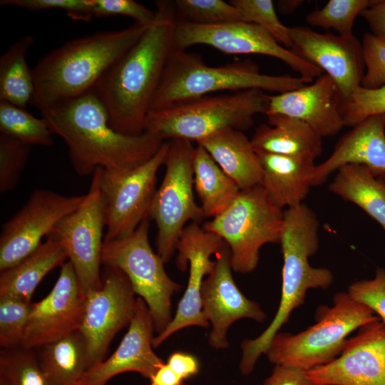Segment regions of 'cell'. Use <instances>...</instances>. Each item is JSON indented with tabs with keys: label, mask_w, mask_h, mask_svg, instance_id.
I'll return each mask as SVG.
<instances>
[{
	"label": "cell",
	"mask_w": 385,
	"mask_h": 385,
	"mask_svg": "<svg viewBox=\"0 0 385 385\" xmlns=\"http://www.w3.org/2000/svg\"><path fill=\"white\" fill-rule=\"evenodd\" d=\"M156 16L139 40L93 90L106 108L110 125L129 135L145 131L154 95L174 49V3L158 1Z\"/></svg>",
	"instance_id": "cell-1"
},
{
	"label": "cell",
	"mask_w": 385,
	"mask_h": 385,
	"mask_svg": "<svg viewBox=\"0 0 385 385\" xmlns=\"http://www.w3.org/2000/svg\"><path fill=\"white\" fill-rule=\"evenodd\" d=\"M53 134L68 149L74 170L93 175L98 168L124 171L152 158L164 141L148 132L123 134L109 124L107 111L93 91L41 111Z\"/></svg>",
	"instance_id": "cell-2"
},
{
	"label": "cell",
	"mask_w": 385,
	"mask_h": 385,
	"mask_svg": "<svg viewBox=\"0 0 385 385\" xmlns=\"http://www.w3.org/2000/svg\"><path fill=\"white\" fill-rule=\"evenodd\" d=\"M152 24L98 31L51 51L32 68L34 93L30 104L42 111L93 91Z\"/></svg>",
	"instance_id": "cell-3"
},
{
	"label": "cell",
	"mask_w": 385,
	"mask_h": 385,
	"mask_svg": "<svg viewBox=\"0 0 385 385\" xmlns=\"http://www.w3.org/2000/svg\"><path fill=\"white\" fill-rule=\"evenodd\" d=\"M319 222L304 202L284 210L280 245L283 255L282 292L277 311L269 326L255 339L241 343V373L250 374L274 336L288 321L294 309L302 305L309 289H327L334 280L330 270L314 267L309 259L319 248Z\"/></svg>",
	"instance_id": "cell-4"
},
{
	"label": "cell",
	"mask_w": 385,
	"mask_h": 385,
	"mask_svg": "<svg viewBox=\"0 0 385 385\" xmlns=\"http://www.w3.org/2000/svg\"><path fill=\"white\" fill-rule=\"evenodd\" d=\"M313 81L302 76L261 73L257 64L250 60L210 66L200 56L174 48L152 101L150 111L217 91L261 89L281 93Z\"/></svg>",
	"instance_id": "cell-5"
},
{
	"label": "cell",
	"mask_w": 385,
	"mask_h": 385,
	"mask_svg": "<svg viewBox=\"0 0 385 385\" xmlns=\"http://www.w3.org/2000/svg\"><path fill=\"white\" fill-rule=\"evenodd\" d=\"M268 95L250 89L227 95L203 96L150 111L145 131L163 140H200L226 129L246 130L255 116L265 113Z\"/></svg>",
	"instance_id": "cell-6"
},
{
	"label": "cell",
	"mask_w": 385,
	"mask_h": 385,
	"mask_svg": "<svg viewBox=\"0 0 385 385\" xmlns=\"http://www.w3.org/2000/svg\"><path fill=\"white\" fill-rule=\"evenodd\" d=\"M380 319L347 292L333 298V306L322 307L317 323L299 333L277 332L265 354L273 364L292 366L305 371L329 363L343 349L347 337L361 327Z\"/></svg>",
	"instance_id": "cell-7"
},
{
	"label": "cell",
	"mask_w": 385,
	"mask_h": 385,
	"mask_svg": "<svg viewBox=\"0 0 385 385\" xmlns=\"http://www.w3.org/2000/svg\"><path fill=\"white\" fill-rule=\"evenodd\" d=\"M284 210L258 185L241 190L231 205L202 228L228 246L232 270L247 274L257 268L262 246L280 243Z\"/></svg>",
	"instance_id": "cell-8"
},
{
	"label": "cell",
	"mask_w": 385,
	"mask_h": 385,
	"mask_svg": "<svg viewBox=\"0 0 385 385\" xmlns=\"http://www.w3.org/2000/svg\"><path fill=\"white\" fill-rule=\"evenodd\" d=\"M149 218L126 237L103 240L101 262L126 275L135 293L146 303L158 334L172 320V297L183 286L168 275L165 262L150 245Z\"/></svg>",
	"instance_id": "cell-9"
},
{
	"label": "cell",
	"mask_w": 385,
	"mask_h": 385,
	"mask_svg": "<svg viewBox=\"0 0 385 385\" xmlns=\"http://www.w3.org/2000/svg\"><path fill=\"white\" fill-rule=\"evenodd\" d=\"M194 149L188 140H170L164 162L165 175L151 204L150 217L157 227V253L165 263L176 251L186 223H200L205 217L193 193Z\"/></svg>",
	"instance_id": "cell-10"
},
{
	"label": "cell",
	"mask_w": 385,
	"mask_h": 385,
	"mask_svg": "<svg viewBox=\"0 0 385 385\" xmlns=\"http://www.w3.org/2000/svg\"><path fill=\"white\" fill-rule=\"evenodd\" d=\"M101 169L98 168L93 173L89 190L81 205L61 219L46 237L64 248L85 295L102 284L101 265L106 220L100 188Z\"/></svg>",
	"instance_id": "cell-11"
},
{
	"label": "cell",
	"mask_w": 385,
	"mask_h": 385,
	"mask_svg": "<svg viewBox=\"0 0 385 385\" xmlns=\"http://www.w3.org/2000/svg\"><path fill=\"white\" fill-rule=\"evenodd\" d=\"M168 149V142H164L152 158L131 170L101 169L100 188L106 227L103 240L126 237L150 217L157 173L164 164Z\"/></svg>",
	"instance_id": "cell-12"
},
{
	"label": "cell",
	"mask_w": 385,
	"mask_h": 385,
	"mask_svg": "<svg viewBox=\"0 0 385 385\" xmlns=\"http://www.w3.org/2000/svg\"><path fill=\"white\" fill-rule=\"evenodd\" d=\"M204 44L227 54H260L277 58L299 76L314 79L324 73L291 50L281 46L262 27L250 22L236 21L203 26L176 20L174 28L175 48Z\"/></svg>",
	"instance_id": "cell-13"
},
{
	"label": "cell",
	"mask_w": 385,
	"mask_h": 385,
	"mask_svg": "<svg viewBox=\"0 0 385 385\" xmlns=\"http://www.w3.org/2000/svg\"><path fill=\"white\" fill-rule=\"evenodd\" d=\"M135 294L123 272L104 266L101 287L86 295L79 329L87 344L88 369L105 359L116 334L130 324L135 309Z\"/></svg>",
	"instance_id": "cell-14"
},
{
	"label": "cell",
	"mask_w": 385,
	"mask_h": 385,
	"mask_svg": "<svg viewBox=\"0 0 385 385\" xmlns=\"http://www.w3.org/2000/svg\"><path fill=\"white\" fill-rule=\"evenodd\" d=\"M225 244L221 237L205 230L199 223L190 222L184 228L176 248V266L183 272L189 267L187 287L174 317L154 337L153 348L158 347L172 334L185 327H209L210 322L202 307L201 289L205 279L215 265V260L211 256L217 255Z\"/></svg>",
	"instance_id": "cell-15"
},
{
	"label": "cell",
	"mask_w": 385,
	"mask_h": 385,
	"mask_svg": "<svg viewBox=\"0 0 385 385\" xmlns=\"http://www.w3.org/2000/svg\"><path fill=\"white\" fill-rule=\"evenodd\" d=\"M85 195L67 196L49 190H36L24 206L4 222L0 235V272L27 257L53 227L76 210Z\"/></svg>",
	"instance_id": "cell-16"
},
{
	"label": "cell",
	"mask_w": 385,
	"mask_h": 385,
	"mask_svg": "<svg viewBox=\"0 0 385 385\" xmlns=\"http://www.w3.org/2000/svg\"><path fill=\"white\" fill-rule=\"evenodd\" d=\"M306 372L314 385H385V322L361 327L335 359Z\"/></svg>",
	"instance_id": "cell-17"
},
{
	"label": "cell",
	"mask_w": 385,
	"mask_h": 385,
	"mask_svg": "<svg viewBox=\"0 0 385 385\" xmlns=\"http://www.w3.org/2000/svg\"><path fill=\"white\" fill-rule=\"evenodd\" d=\"M85 303L74 269L66 261L50 292L33 302L21 346L38 349L79 330Z\"/></svg>",
	"instance_id": "cell-18"
},
{
	"label": "cell",
	"mask_w": 385,
	"mask_h": 385,
	"mask_svg": "<svg viewBox=\"0 0 385 385\" xmlns=\"http://www.w3.org/2000/svg\"><path fill=\"white\" fill-rule=\"evenodd\" d=\"M289 35L291 51L332 78L345 99L361 86L365 67L362 44L354 34H322L294 26Z\"/></svg>",
	"instance_id": "cell-19"
},
{
	"label": "cell",
	"mask_w": 385,
	"mask_h": 385,
	"mask_svg": "<svg viewBox=\"0 0 385 385\" xmlns=\"http://www.w3.org/2000/svg\"><path fill=\"white\" fill-rule=\"evenodd\" d=\"M226 243L216 255L215 265L205 279L201 289L203 312L212 326L209 344L215 349L229 346V327L241 319L263 322L267 315L258 303L249 299L236 285Z\"/></svg>",
	"instance_id": "cell-20"
},
{
	"label": "cell",
	"mask_w": 385,
	"mask_h": 385,
	"mask_svg": "<svg viewBox=\"0 0 385 385\" xmlns=\"http://www.w3.org/2000/svg\"><path fill=\"white\" fill-rule=\"evenodd\" d=\"M154 332L150 310L137 297L134 315L118 346L109 357L89 368L79 385H106L113 377L130 371L150 379L165 363L153 351Z\"/></svg>",
	"instance_id": "cell-21"
},
{
	"label": "cell",
	"mask_w": 385,
	"mask_h": 385,
	"mask_svg": "<svg viewBox=\"0 0 385 385\" xmlns=\"http://www.w3.org/2000/svg\"><path fill=\"white\" fill-rule=\"evenodd\" d=\"M345 100L333 79L323 73L299 88L268 95L265 114L295 118L307 123L322 137L334 136L345 126Z\"/></svg>",
	"instance_id": "cell-22"
},
{
	"label": "cell",
	"mask_w": 385,
	"mask_h": 385,
	"mask_svg": "<svg viewBox=\"0 0 385 385\" xmlns=\"http://www.w3.org/2000/svg\"><path fill=\"white\" fill-rule=\"evenodd\" d=\"M347 164L363 165L378 175H385V115L370 116L341 137L328 158L316 165L312 187L322 185Z\"/></svg>",
	"instance_id": "cell-23"
},
{
	"label": "cell",
	"mask_w": 385,
	"mask_h": 385,
	"mask_svg": "<svg viewBox=\"0 0 385 385\" xmlns=\"http://www.w3.org/2000/svg\"><path fill=\"white\" fill-rule=\"evenodd\" d=\"M255 151L262 168L261 185L271 200L283 210L303 203L312 187L314 160Z\"/></svg>",
	"instance_id": "cell-24"
},
{
	"label": "cell",
	"mask_w": 385,
	"mask_h": 385,
	"mask_svg": "<svg viewBox=\"0 0 385 385\" xmlns=\"http://www.w3.org/2000/svg\"><path fill=\"white\" fill-rule=\"evenodd\" d=\"M250 139L254 149L316 160L322 153V137L307 123L290 116L268 115Z\"/></svg>",
	"instance_id": "cell-25"
},
{
	"label": "cell",
	"mask_w": 385,
	"mask_h": 385,
	"mask_svg": "<svg viewBox=\"0 0 385 385\" xmlns=\"http://www.w3.org/2000/svg\"><path fill=\"white\" fill-rule=\"evenodd\" d=\"M197 144L208 152L240 190L261 185L262 168L251 140L243 131L223 130Z\"/></svg>",
	"instance_id": "cell-26"
},
{
	"label": "cell",
	"mask_w": 385,
	"mask_h": 385,
	"mask_svg": "<svg viewBox=\"0 0 385 385\" xmlns=\"http://www.w3.org/2000/svg\"><path fill=\"white\" fill-rule=\"evenodd\" d=\"M67 259L61 245L46 239L17 264L0 272V296H12L31 301L41 280L51 270L62 266Z\"/></svg>",
	"instance_id": "cell-27"
},
{
	"label": "cell",
	"mask_w": 385,
	"mask_h": 385,
	"mask_svg": "<svg viewBox=\"0 0 385 385\" xmlns=\"http://www.w3.org/2000/svg\"><path fill=\"white\" fill-rule=\"evenodd\" d=\"M381 176L363 165H344L336 171L329 190L356 205L385 231V181Z\"/></svg>",
	"instance_id": "cell-28"
},
{
	"label": "cell",
	"mask_w": 385,
	"mask_h": 385,
	"mask_svg": "<svg viewBox=\"0 0 385 385\" xmlns=\"http://www.w3.org/2000/svg\"><path fill=\"white\" fill-rule=\"evenodd\" d=\"M192 170L204 217L213 218L231 205L241 190L200 145L193 151Z\"/></svg>",
	"instance_id": "cell-29"
},
{
	"label": "cell",
	"mask_w": 385,
	"mask_h": 385,
	"mask_svg": "<svg viewBox=\"0 0 385 385\" xmlns=\"http://www.w3.org/2000/svg\"><path fill=\"white\" fill-rule=\"evenodd\" d=\"M38 354L52 385H79L88 369L86 341L78 330L44 345Z\"/></svg>",
	"instance_id": "cell-30"
},
{
	"label": "cell",
	"mask_w": 385,
	"mask_h": 385,
	"mask_svg": "<svg viewBox=\"0 0 385 385\" xmlns=\"http://www.w3.org/2000/svg\"><path fill=\"white\" fill-rule=\"evenodd\" d=\"M34 42L31 36H23L1 56L0 101L23 108L31 103L34 81L26 56Z\"/></svg>",
	"instance_id": "cell-31"
},
{
	"label": "cell",
	"mask_w": 385,
	"mask_h": 385,
	"mask_svg": "<svg viewBox=\"0 0 385 385\" xmlns=\"http://www.w3.org/2000/svg\"><path fill=\"white\" fill-rule=\"evenodd\" d=\"M0 134L30 146L53 144V133L45 119L3 101H0Z\"/></svg>",
	"instance_id": "cell-32"
},
{
	"label": "cell",
	"mask_w": 385,
	"mask_h": 385,
	"mask_svg": "<svg viewBox=\"0 0 385 385\" xmlns=\"http://www.w3.org/2000/svg\"><path fill=\"white\" fill-rule=\"evenodd\" d=\"M0 385H52L34 349L19 346L0 351Z\"/></svg>",
	"instance_id": "cell-33"
},
{
	"label": "cell",
	"mask_w": 385,
	"mask_h": 385,
	"mask_svg": "<svg viewBox=\"0 0 385 385\" xmlns=\"http://www.w3.org/2000/svg\"><path fill=\"white\" fill-rule=\"evenodd\" d=\"M174 9L176 20L197 25L245 21L236 6L222 0H176Z\"/></svg>",
	"instance_id": "cell-34"
},
{
	"label": "cell",
	"mask_w": 385,
	"mask_h": 385,
	"mask_svg": "<svg viewBox=\"0 0 385 385\" xmlns=\"http://www.w3.org/2000/svg\"><path fill=\"white\" fill-rule=\"evenodd\" d=\"M374 0H329L306 16L307 22L323 29H333L341 36L353 35L355 19Z\"/></svg>",
	"instance_id": "cell-35"
},
{
	"label": "cell",
	"mask_w": 385,
	"mask_h": 385,
	"mask_svg": "<svg viewBox=\"0 0 385 385\" xmlns=\"http://www.w3.org/2000/svg\"><path fill=\"white\" fill-rule=\"evenodd\" d=\"M33 302L12 296H0V346L12 349L21 346Z\"/></svg>",
	"instance_id": "cell-36"
},
{
	"label": "cell",
	"mask_w": 385,
	"mask_h": 385,
	"mask_svg": "<svg viewBox=\"0 0 385 385\" xmlns=\"http://www.w3.org/2000/svg\"><path fill=\"white\" fill-rule=\"evenodd\" d=\"M230 2L241 11L246 22L262 27L281 46L291 50L289 27L279 20L272 0H231Z\"/></svg>",
	"instance_id": "cell-37"
},
{
	"label": "cell",
	"mask_w": 385,
	"mask_h": 385,
	"mask_svg": "<svg viewBox=\"0 0 385 385\" xmlns=\"http://www.w3.org/2000/svg\"><path fill=\"white\" fill-rule=\"evenodd\" d=\"M31 147L0 134V192L6 193L17 185L29 159Z\"/></svg>",
	"instance_id": "cell-38"
},
{
	"label": "cell",
	"mask_w": 385,
	"mask_h": 385,
	"mask_svg": "<svg viewBox=\"0 0 385 385\" xmlns=\"http://www.w3.org/2000/svg\"><path fill=\"white\" fill-rule=\"evenodd\" d=\"M379 115H385V86L376 88L359 86L344 101L345 126L353 127L370 116Z\"/></svg>",
	"instance_id": "cell-39"
},
{
	"label": "cell",
	"mask_w": 385,
	"mask_h": 385,
	"mask_svg": "<svg viewBox=\"0 0 385 385\" xmlns=\"http://www.w3.org/2000/svg\"><path fill=\"white\" fill-rule=\"evenodd\" d=\"M361 44L366 72L361 86L376 88L385 86V39L366 33Z\"/></svg>",
	"instance_id": "cell-40"
},
{
	"label": "cell",
	"mask_w": 385,
	"mask_h": 385,
	"mask_svg": "<svg viewBox=\"0 0 385 385\" xmlns=\"http://www.w3.org/2000/svg\"><path fill=\"white\" fill-rule=\"evenodd\" d=\"M348 294L355 301L369 307L385 322V270L376 269L372 279H363L351 284Z\"/></svg>",
	"instance_id": "cell-41"
},
{
	"label": "cell",
	"mask_w": 385,
	"mask_h": 385,
	"mask_svg": "<svg viewBox=\"0 0 385 385\" xmlns=\"http://www.w3.org/2000/svg\"><path fill=\"white\" fill-rule=\"evenodd\" d=\"M0 5L17 6L29 11L61 9L72 19L86 22L93 17L91 0H1Z\"/></svg>",
	"instance_id": "cell-42"
},
{
	"label": "cell",
	"mask_w": 385,
	"mask_h": 385,
	"mask_svg": "<svg viewBox=\"0 0 385 385\" xmlns=\"http://www.w3.org/2000/svg\"><path fill=\"white\" fill-rule=\"evenodd\" d=\"M91 1L95 17L124 16L133 19L135 23L144 24H150L155 19V11L133 0H91Z\"/></svg>",
	"instance_id": "cell-43"
},
{
	"label": "cell",
	"mask_w": 385,
	"mask_h": 385,
	"mask_svg": "<svg viewBox=\"0 0 385 385\" xmlns=\"http://www.w3.org/2000/svg\"><path fill=\"white\" fill-rule=\"evenodd\" d=\"M263 385H314L301 369L287 365H274Z\"/></svg>",
	"instance_id": "cell-44"
},
{
	"label": "cell",
	"mask_w": 385,
	"mask_h": 385,
	"mask_svg": "<svg viewBox=\"0 0 385 385\" xmlns=\"http://www.w3.org/2000/svg\"><path fill=\"white\" fill-rule=\"evenodd\" d=\"M166 363L183 381L199 371L197 359L190 354L175 352L169 356Z\"/></svg>",
	"instance_id": "cell-45"
},
{
	"label": "cell",
	"mask_w": 385,
	"mask_h": 385,
	"mask_svg": "<svg viewBox=\"0 0 385 385\" xmlns=\"http://www.w3.org/2000/svg\"><path fill=\"white\" fill-rule=\"evenodd\" d=\"M360 16L368 23L372 34L385 39V0H374Z\"/></svg>",
	"instance_id": "cell-46"
},
{
	"label": "cell",
	"mask_w": 385,
	"mask_h": 385,
	"mask_svg": "<svg viewBox=\"0 0 385 385\" xmlns=\"http://www.w3.org/2000/svg\"><path fill=\"white\" fill-rule=\"evenodd\" d=\"M149 385H181L183 380L165 362L149 379Z\"/></svg>",
	"instance_id": "cell-47"
},
{
	"label": "cell",
	"mask_w": 385,
	"mask_h": 385,
	"mask_svg": "<svg viewBox=\"0 0 385 385\" xmlns=\"http://www.w3.org/2000/svg\"><path fill=\"white\" fill-rule=\"evenodd\" d=\"M304 1L303 0H280L277 1V9L282 14H291L294 12Z\"/></svg>",
	"instance_id": "cell-48"
},
{
	"label": "cell",
	"mask_w": 385,
	"mask_h": 385,
	"mask_svg": "<svg viewBox=\"0 0 385 385\" xmlns=\"http://www.w3.org/2000/svg\"><path fill=\"white\" fill-rule=\"evenodd\" d=\"M181 385H187V384H185V383H183Z\"/></svg>",
	"instance_id": "cell-49"
},
{
	"label": "cell",
	"mask_w": 385,
	"mask_h": 385,
	"mask_svg": "<svg viewBox=\"0 0 385 385\" xmlns=\"http://www.w3.org/2000/svg\"><path fill=\"white\" fill-rule=\"evenodd\" d=\"M329 385H333V384H329Z\"/></svg>",
	"instance_id": "cell-50"
}]
</instances>
